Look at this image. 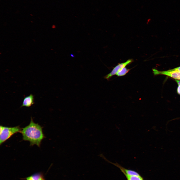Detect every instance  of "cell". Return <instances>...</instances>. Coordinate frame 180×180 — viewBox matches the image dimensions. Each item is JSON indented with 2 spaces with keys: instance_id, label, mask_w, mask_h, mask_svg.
<instances>
[{
  "instance_id": "obj_6",
  "label": "cell",
  "mask_w": 180,
  "mask_h": 180,
  "mask_svg": "<svg viewBox=\"0 0 180 180\" xmlns=\"http://www.w3.org/2000/svg\"><path fill=\"white\" fill-rule=\"evenodd\" d=\"M130 70V69L124 67L118 71L116 74L119 76H123L126 75Z\"/></svg>"
},
{
  "instance_id": "obj_10",
  "label": "cell",
  "mask_w": 180,
  "mask_h": 180,
  "mask_svg": "<svg viewBox=\"0 0 180 180\" xmlns=\"http://www.w3.org/2000/svg\"><path fill=\"white\" fill-rule=\"evenodd\" d=\"M177 92L178 94L180 95V86H178L177 88Z\"/></svg>"
},
{
  "instance_id": "obj_4",
  "label": "cell",
  "mask_w": 180,
  "mask_h": 180,
  "mask_svg": "<svg viewBox=\"0 0 180 180\" xmlns=\"http://www.w3.org/2000/svg\"><path fill=\"white\" fill-rule=\"evenodd\" d=\"M133 60L132 59H129L125 62L118 64L114 67L112 71L109 74L104 77V78L108 80L113 76L116 74L122 68L131 63Z\"/></svg>"
},
{
  "instance_id": "obj_2",
  "label": "cell",
  "mask_w": 180,
  "mask_h": 180,
  "mask_svg": "<svg viewBox=\"0 0 180 180\" xmlns=\"http://www.w3.org/2000/svg\"><path fill=\"white\" fill-rule=\"evenodd\" d=\"M0 144L1 145L14 134L21 132L19 126L8 127L0 126Z\"/></svg>"
},
{
  "instance_id": "obj_5",
  "label": "cell",
  "mask_w": 180,
  "mask_h": 180,
  "mask_svg": "<svg viewBox=\"0 0 180 180\" xmlns=\"http://www.w3.org/2000/svg\"><path fill=\"white\" fill-rule=\"evenodd\" d=\"M34 104V96L30 94L29 96L25 97L23 100L22 104L20 107L26 106L29 107Z\"/></svg>"
},
{
  "instance_id": "obj_1",
  "label": "cell",
  "mask_w": 180,
  "mask_h": 180,
  "mask_svg": "<svg viewBox=\"0 0 180 180\" xmlns=\"http://www.w3.org/2000/svg\"><path fill=\"white\" fill-rule=\"evenodd\" d=\"M21 133L23 140L29 141L30 146L36 145L40 147L44 137L42 127L34 122L32 117L29 124L22 129Z\"/></svg>"
},
{
  "instance_id": "obj_3",
  "label": "cell",
  "mask_w": 180,
  "mask_h": 180,
  "mask_svg": "<svg viewBox=\"0 0 180 180\" xmlns=\"http://www.w3.org/2000/svg\"><path fill=\"white\" fill-rule=\"evenodd\" d=\"M155 75H163L170 77L175 80H180V72L172 71L170 70L166 71H160L155 69L153 70Z\"/></svg>"
},
{
  "instance_id": "obj_7",
  "label": "cell",
  "mask_w": 180,
  "mask_h": 180,
  "mask_svg": "<svg viewBox=\"0 0 180 180\" xmlns=\"http://www.w3.org/2000/svg\"><path fill=\"white\" fill-rule=\"evenodd\" d=\"M31 177L32 180H44L42 174L40 173L34 174Z\"/></svg>"
},
{
  "instance_id": "obj_11",
  "label": "cell",
  "mask_w": 180,
  "mask_h": 180,
  "mask_svg": "<svg viewBox=\"0 0 180 180\" xmlns=\"http://www.w3.org/2000/svg\"><path fill=\"white\" fill-rule=\"evenodd\" d=\"M175 81L177 83L178 86H180V80H175Z\"/></svg>"
},
{
  "instance_id": "obj_9",
  "label": "cell",
  "mask_w": 180,
  "mask_h": 180,
  "mask_svg": "<svg viewBox=\"0 0 180 180\" xmlns=\"http://www.w3.org/2000/svg\"><path fill=\"white\" fill-rule=\"evenodd\" d=\"M172 71H177L180 72V66L170 70Z\"/></svg>"
},
{
  "instance_id": "obj_8",
  "label": "cell",
  "mask_w": 180,
  "mask_h": 180,
  "mask_svg": "<svg viewBox=\"0 0 180 180\" xmlns=\"http://www.w3.org/2000/svg\"><path fill=\"white\" fill-rule=\"evenodd\" d=\"M128 180H144L140 176H130L125 175Z\"/></svg>"
},
{
  "instance_id": "obj_12",
  "label": "cell",
  "mask_w": 180,
  "mask_h": 180,
  "mask_svg": "<svg viewBox=\"0 0 180 180\" xmlns=\"http://www.w3.org/2000/svg\"><path fill=\"white\" fill-rule=\"evenodd\" d=\"M26 179L27 180H32L31 176L27 178Z\"/></svg>"
}]
</instances>
